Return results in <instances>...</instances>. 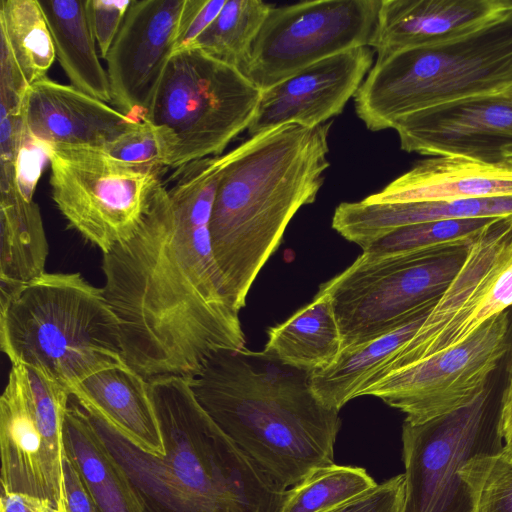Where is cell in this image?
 Returning a JSON list of instances; mask_svg holds the SVG:
<instances>
[{
    "mask_svg": "<svg viewBox=\"0 0 512 512\" xmlns=\"http://www.w3.org/2000/svg\"><path fill=\"white\" fill-rule=\"evenodd\" d=\"M178 176L102 259L101 288L119 322L124 360L147 380L193 379L217 352L246 347L211 245L220 171L203 164Z\"/></svg>",
    "mask_w": 512,
    "mask_h": 512,
    "instance_id": "cell-1",
    "label": "cell"
},
{
    "mask_svg": "<svg viewBox=\"0 0 512 512\" xmlns=\"http://www.w3.org/2000/svg\"><path fill=\"white\" fill-rule=\"evenodd\" d=\"M149 389L163 455L144 452L87 413L140 512H278L288 489L222 432L198 403L191 379L158 377Z\"/></svg>",
    "mask_w": 512,
    "mask_h": 512,
    "instance_id": "cell-2",
    "label": "cell"
},
{
    "mask_svg": "<svg viewBox=\"0 0 512 512\" xmlns=\"http://www.w3.org/2000/svg\"><path fill=\"white\" fill-rule=\"evenodd\" d=\"M333 121L282 125L227 153L209 231L227 296L240 311L259 272L297 211L312 204L330 166Z\"/></svg>",
    "mask_w": 512,
    "mask_h": 512,
    "instance_id": "cell-3",
    "label": "cell"
},
{
    "mask_svg": "<svg viewBox=\"0 0 512 512\" xmlns=\"http://www.w3.org/2000/svg\"><path fill=\"white\" fill-rule=\"evenodd\" d=\"M310 377L264 350L244 347L214 354L191 388L222 432L287 489L334 464L339 411L316 397Z\"/></svg>",
    "mask_w": 512,
    "mask_h": 512,
    "instance_id": "cell-4",
    "label": "cell"
},
{
    "mask_svg": "<svg viewBox=\"0 0 512 512\" xmlns=\"http://www.w3.org/2000/svg\"><path fill=\"white\" fill-rule=\"evenodd\" d=\"M0 348L12 365L71 390L125 364L119 322L102 288L80 273H44L0 299Z\"/></svg>",
    "mask_w": 512,
    "mask_h": 512,
    "instance_id": "cell-5",
    "label": "cell"
},
{
    "mask_svg": "<svg viewBox=\"0 0 512 512\" xmlns=\"http://www.w3.org/2000/svg\"><path fill=\"white\" fill-rule=\"evenodd\" d=\"M512 86V0L473 29L374 63L354 96L370 131L411 113Z\"/></svg>",
    "mask_w": 512,
    "mask_h": 512,
    "instance_id": "cell-6",
    "label": "cell"
},
{
    "mask_svg": "<svg viewBox=\"0 0 512 512\" xmlns=\"http://www.w3.org/2000/svg\"><path fill=\"white\" fill-rule=\"evenodd\" d=\"M510 361L502 363L467 405L421 423L404 420L402 512H476L490 456L504 445L499 418Z\"/></svg>",
    "mask_w": 512,
    "mask_h": 512,
    "instance_id": "cell-7",
    "label": "cell"
},
{
    "mask_svg": "<svg viewBox=\"0 0 512 512\" xmlns=\"http://www.w3.org/2000/svg\"><path fill=\"white\" fill-rule=\"evenodd\" d=\"M261 97L238 69L198 47L172 54L144 119L169 130L170 168L222 155L248 129Z\"/></svg>",
    "mask_w": 512,
    "mask_h": 512,
    "instance_id": "cell-8",
    "label": "cell"
},
{
    "mask_svg": "<svg viewBox=\"0 0 512 512\" xmlns=\"http://www.w3.org/2000/svg\"><path fill=\"white\" fill-rule=\"evenodd\" d=\"M474 241L372 261L357 257L322 284L334 304L343 349L368 342L437 303L461 270Z\"/></svg>",
    "mask_w": 512,
    "mask_h": 512,
    "instance_id": "cell-9",
    "label": "cell"
},
{
    "mask_svg": "<svg viewBox=\"0 0 512 512\" xmlns=\"http://www.w3.org/2000/svg\"><path fill=\"white\" fill-rule=\"evenodd\" d=\"M45 147L55 205L103 254L132 236L165 187V171L116 160L101 149Z\"/></svg>",
    "mask_w": 512,
    "mask_h": 512,
    "instance_id": "cell-10",
    "label": "cell"
},
{
    "mask_svg": "<svg viewBox=\"0 0 512 512\" xmlns=\"http://www.w3.org/2000/svg\"><path fill=\"white\" fill-rule=\"evenodd\" d=\"M71 392L43 373L12 365L0 398L1 491L67 512L63 421Z\"/></svg>",
    "mask_w": 512,
    "mask_h": 512,
    "instance_id": "cell-11",
    "label": "cell"
},
{
    "mask_svg": "<svg viewBox=\"0 0 512 512\" xmlns=\"http://www.w3.org/2000/svg\"><path fill=\"white\" fill-rule=\"evenodd\" d=\"M382 0H314L270 10L243 73L268 89L340 52L368 46Z\"/></svg>",
    "mask_w": 512,
    "mask_h": 512,
    "instance_id": "cell-12",
    "label": "cell"
},
{
    "mask_svg": "<svg viewBox=\"0 0 512 512\" xmlns=\"http://www.w3.org/2000/svg\"><path fill=\"white\" fill-rule=\"evenodd\" d=\"M512 354V311L479 327L462 343L385 376L362 396L380 398L421 423L473 401Z\"/></svg>",
    "mask_w": 512,
    "mask_h": 512,
    "instance_id": "cell-13",
    "label": "cell"
},
{
    "mask_svg": "<svg viewBox=\"0 0 512 512\" xmlns=\"http://www.w3.org/2000/svg\"><path fill=\"white\" fill-rule=\"evenodd\" d=\"M392 129L409 153L504 163L512 150V98L498 92L458 99L406 115Z\"/></svg>",
    "mask_w": 512,
    "mask_h": 512,
    "instance_id": "cell-14",
    "label": "cell"
},
{
    "mask_svg": "<svg viewBox=\"0 0 512 512\" xmlns=\"http://www.w3.org/2000/svg\"><path fill=\"white\" fill-rule=\"evenodd\" d=\"M186 0H131L105 58L112 103L143 120L175 51Z\"/></svg>",
    "mask_w": 512,
    "mask_h": 512,
    "instance_id": "cell-15",
    "label": "cell"
},
{
    "mask_svg": "<svg viewBox=\"0 0 512 512\" xmlns=\"http://www.w3.org/2000/svg\"><path fill=\"white\" fill-rule=\"evenodd\" d=\"M373 55L368 46L349 49L262 90L249 135L287 124L313 128L341 114L372 68Z\"/></svg>",
    "mask_w": 512,
    "mask_h": 512,
    "instance_id": "cell-16",
    "label": "cell"
},
{
    "mask_svg": "<svg viewBox=\"0 0 512 512\" xmlns=\"http://www.w3.org/2000/svg\"><path fill=\"white\" fill-rule=\"evenodd\" d=\"M511 258L512 216L498 218L472 243L461 270L385 376L458 345L464 326Z\"/></svg>",
    "mask_w": 512,
    "mask_h": 512,
    "instance_id": "cell-17",
    "label": "cell"
},
{
    "mask_svg": "<svg viewBox=\"0 0 512 512\" xmlns=\"http://www.w3.org/2000/svg\"><path fill=\"white\" fill-rule=\"evenodd\" d=\"M23 120L29 135L44 146L96 149H104L142 121L48 77L28 88Z\"/></svg>",
    "mask_w": 512,
    "mask_h": 512,
    "instance_id": "cell-18",
    "label": "cell"
},
{
    "mask_svg": "<svg viewBox=\"0 0 512 512\" xmlns=\"http://www.w3.org/2000/svg\"><path fill=\"white\" fill-rule=\"evenodd\" d=\"M509 0H382L369 43L376 62L469 31Z\"/></svg>",
    "mask_w": 512,
    "mask_h": 512,
    "instance_id": "cell-19",
    "label": "cell"
},
{
    "mask_svg": "<svg viewBox=\"0 0 512 512\" xmlns=\"http://www.w3.org/2000/svg\"><path fill=\"white\" fill-rule=\"evenodd\" d=\"M512 196V162L488 164L435 156L415 164L366 203L459 200Z\"/></svg>",
    "mask_w": 512,
    "mask_h": 512,
    "instance_id": "cell-20",
    "label": "cell"
},
{
    "mask_svg": "<svg viewBox=\"0 0 512 512\" xmlns=\"http://www.w3.org/2000/svg\"><path fill=\"white\" fill-rule=\"evenodd\" d=\"M71 397L86 413L104 421L139 449L164 454L149 380L126 363L86 378L71 390Z\"/></svg>",
    "mask_w": 512,
    "mask_h": 512,
    "instance_id": "cell-21",
    "label": "cell"
},
{
    "mask_svg": "<svg viewBox=\"0 0 512 512\" xmlns=\"http://www.w3.org/2000/svg\"><path fill=\"white\" fill-rule=\"evenodd\" d=\"M512 216V196L491 198L412 201L400 203H340L333 214L332 228L362 250L401 227L467 218Z\"/></svg>",
    "mask_w": 512,
    "mask_h": 512,
    "instance_id": "cell-22",
    "label": "cell"
},
{
    "mask_svg": "<svg viewBox=\"0 0 512 512\" xmlns=\"http://www.w3.org/2000/svg\"><path fill=\"white\" fill-rule=\"evenodd\" d=\"M436 305L431 304L396 328L360 345L342 350L329 367L311 373V387L328 408L340 411L381 380L392 363L417 334Z\"/></svg>",
    "mask_w": 512,
    "mask_h": 512,
    "instance_id": "cell-23",
    "label": "cell"
},
{
    "mask_svg": "<svg viewBox=\"0 0 512 512\" xmlns=\"http://www.w3.org/2000/svg\"><path fill=\"white\" fill-rule=\"evenodd\" d=\"M0 91L24 99L56 55L38 0H0Z\"/></svg>",
    "mask_w": 512,
    "mask_h": 512,
    "instance_id": "cell-24",
    "label": "cell"
},
{
    "mask_svg": "<svg viewBox=\"0 0 512 512\" xmlns=\"http://www.w3.org/2000/svg\"><path fill=\"white\" fill-rule=\"evenodd\" d=\"M263 350L309 373L333 364L343 350V339L330 294L320 287L309 304L270 327Z\"/></svg>",
    "mask_w": 512,
    "mask_h": 512,
    "instance_id": "cell-25",
    "label": "cell"
},
{
    "mask_svg": "<svg viewBox=\"0 0 512 512\" xmlns=\"http://www.w3.org/2000/svg\"><path fill=\"white\" fill-rule=\"evenodd\" d=\"M63 444L65 454L101 512H140L122 469L76 402H69L64 416Z\"/></svg>",
    "mask_w": 512,
    "mask_h": 512,
    "instance_id": "cell-26",
    "label": "cell"
},
{
    "mask_svg": "<svg viewBox=\"0 0 512 512\" xmlns=\"http://www.w3.org/2000/svg\"><path fill=\"white\" fill-rule=\"evenodd\" d=\"M0 299L45 273L49 254L38 204L0 188Z\"/></svg>",
    "mask_w": 512,
    "mask_h": 512,
    "instance_id": "cell-27",
    "label": "cell"
},
{
    "mask_svg": "<svg viewBox=\"0 0 512 512\" xmlns=\"http://www.w3.org/2000/svg\"><path fill=\"white\" fill-rule=\"evenodd\" d=\"M38 1L52 36L56 58L71 85L112 103L109 77L96 53L87 0Z\"/></svg>",
    "mask_w": 512,
    "mask_h": 512,
    "instance_id": "cell-28",
    "label": "cell"
},
{
    "mask_svg": "<svg viewBox=\"0 0 512 512\" xmlns=\"http://www.w3.org/2000/svg\"><path fill=\"white\" fill-rule=\"evenodd\" d=\"M272 8L261 0H226L192 46L244 73L253 43Z\"/></svg>",
    "mask_w": 512,
    "mask_h": 512,
    "instance_id": "cell-29",
    "label": "cell"
},
{
    "mask_svg": "<svg viewBox=\"0 0 512 512\" xmlns=\"http://www.w3.org/2000/svg\"><path fill=\"white\" fill-rule=\"evenodd\" d=\"M376 485L365 469L334 463L288 489L278 512H326Z\"/></svg>",
    "mask_w": 512,
    "mask_h": 512,
    "instance_id": "cell-30",
    "label": "cell"
},
{
    "mask_svg": "<svg viewBox=\"0 0 512 512\" xmlns=\"http://www.w3.org/2000/svg\"><path fill=\"white\" fill-rule=\"evenodd\" d=\"M496 219L467 218L408 225L377 239L358 257L372 261L441 245L474 241Z\"/></svg>",
    "mask_w": 512,
    "mask_h": 512,
    "instance_id": "cell-31",
    "label": "cell"
},
{
    "mask_svg": "<svg viewBox=\"0 0 512 512\" xmlns=\"http://www.w3.org/2000/svg\"><path fill=\"white\" fill-rule=\"evenodd\" d=\"M174 148L175 142L169 130L143 119L101 150L131 165L165 171L170 168Z\"/></svg>",
    "mask_w": 512,
    "mask_h": 512,
    "instance_id": "cell-32",
    "label": "cell"
},
{
    "mask_svg": "<svg viewBox=\"0 0 512 512\" xmlns=\"http://www.w3.org/2000/svg\"><path fill=\"white\" fill-rule=\"evenodd\" d=\"M500 452L490 456L478 490L476 512H512V462Z\"/></svg>",
    "mask_w": 512,
    "mask_h": 512,
    "instance_id": "cell-33",
    "label": "cell"
},
{
    "mask_svg": "<svg viewBox=\"0 0 512 512\" xmlns=\"http://www.w3.org/2000/svg\"><path fill=\"white\" fill-rule=\"evenodd\" d=\"M405 475L398 474L326 512H402Z\"/></svg>",
    "mask_w": 512,
    "mask_h": 512,
    "instance_id": "cell-34",
    "label": "cell"
},
{
    "mask_svg": "<svg viewBox=\"0 0 512 512\" xmlns=\"http://www.w3.org/2000/svg\"><path fill=\"white\" fill-rule=\"evenodd\" d=\"M131 4L127 1L87 0L90 25L101 56L105 59Z\"/></svg>",
    "mask_w": 512,
    "mask_h": 512,
    "instance_id": "cell-35",
    "label": "cell"
},
{
    "mask_svg": "<svg viewBox=\"0 0 512 512\" xmlns=\"http://www.w3.org/2000/svg\"><path fill=\"white\" fill-rule=\"evenodd\" d=\"M46 159L48 160L46 147L34 140L25 130L14 163L13 186L26 200H33Z\"/></svg>",
    "mask_w": 512,
    "mask_h": 512,
    "instance_id": "cell-36",
    "label": "cell"
},
{
    "mask_svg": "<svg viewBox=\"0 0 512 512\" xmlns=\"http://www.w3.org/2000/svg\"><path fill=\"white\" fill-rule=\"evenodd\" d=\"M226 0H186L175 51L191 47L221 12Z\"/></svg>",
    "mask_w": 512,
    "mask_h": 512,
    "instance_id": "cell-37",
    "label": "cell"
},
{
    "mask_svg": "<svg viewBox=\"0 0 512 512\" xmlns=\"http://www.w3.org/2000/svg\"><path fill=\"white\" fill-rule=\"evenodd\" d=\"M64 483L67 512H101L88 493L78 471L65 452Z\"/></svg>",
    "mask_w": 512,
    "mask_h": 512,
    "instance_id": "cell-38",
    "label": "cell"
},
{
    "mask_svg": "<svg viewBox=\"0 0 512 512\" xmlns=\"http://www.w3.org/2000/svg\"><path fill=\"white\" fill-rule=\"evenodd\" d=\"M0 512H57L48 502L23 493L0 494Z\"/></svg>",
    "mask_w": 512,
    "mask_h": 512,
    "instance_id": "cell-39",
    "label": "cell"
},
{
    "mask_svg": "<svg viewBox=\"0 0 512 512\" xmlns=\"http://www.w3.org/2000/svg\"><path fill=\"white\" fill-rule=\"evenodd\" d=\"M499 433L504 443L512 442V378L504 390L500 418H499Z\"/></svg>",
    "mask_w": 512,
    "mask_h": 512,
    "instance_id": "cell-40",
    "label": "cell"
},
{
    "mask_svg": "<svg viewBox=\"0 0 512 512\" xmlns=\"http://www.w3.org/2000/svg\"><path fill=\"white\" fill-rule=\"evenodd\" d=\"M500 454L507 459L508 461L512 462V442L510 443H504L502 450Z\"/></svg>",
    "mask_w": 512,
    "mask_h": 512,
    "instance_id": "cell-41",
    "label": "cell"
},
{
    "mask_svg": "<svg viewBox=\"0 0 512 512\" xmlns=\"http://www.w3.org/2000/svg\"><path fill=\"white\" fill-rule=\"evenodd\" d=\"M506 95H508L509 97L512 98V86L508 89H506L505 91H503Z\"/></svg>",
    "mask_w": 512,
    "mask_h": 512,
    "instance_id": "cell-42",
    "label": "cell"
},
{
    "mask_svg": "<svg viewBox=\"0 0 512 512\" xmlns=\"http://www.w3.org/2000/svg\"><path fill=\"white\" fill-rule=\"evenodd\" d=\"M506 158H507V161H511L512 162V150L508 152Z\"/></svg>",
    "mask_w": 512,
    "mask_h": 512,
    "instance_id": "cell-43",
    "label": "cell"
},
{
    "mask_svg": "<svg viewBox=\"0 0 512 512\" xmlns=\"http://www.w3.org/2000/svg\"><path fill=\"white\" fill-rule=\"evenodd\" d=\"M511 378H512V372H511Z\"/></svg>",
    "mask_w": 512,
    "mask_h": 512,
    "instance_id": "cell-44",
    "label": "cell"
}]
</instances>
